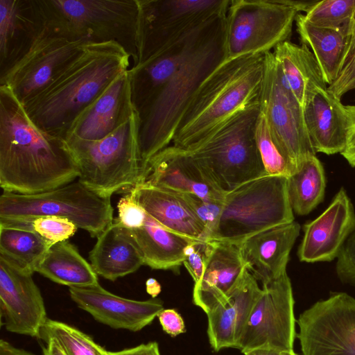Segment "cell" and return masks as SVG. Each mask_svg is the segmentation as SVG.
I'll list each match as a JSON object with an SVG mask.
<instances>
[{"mask_svg": "<svg viewBox=\"0 0 355 355\" xmlns=\"http://www.w3.org/2000/svg\"><path fill=\"white\" fill-rule=\"evenodd\" d=\"M225 18L226 15L214 18L129 69L145 169L172 142L197 89L226 60Z\"/></svg>", "mask_w": 355, "mask_h": 355, "instance_id": "obj_1", "label": "cell"}, {"mask_svg": "<svg viewBox=\"0 0 355 355\" xmlns=\"http://www.w3.org/2000/svg\"><path fill=\"white\" fill-rule=\"evenodd\" d=\"M66 142L37 128L7 86L0 85V186L33 195L78 178Z\"/></svg>", "mask_w": 355, "mask_h": 355, "instance_id": "obj_2", "label": "cell"}, {"mask_svg": "<svg viewBox=\"0 0 355 355\" xmlns=\"http://www.w3.org/2000/svg\"><path fill=\"white\" fill-rule=\"evenodd\" d=\"M130 55L115 42L88 43L38 94L23 104L41 130L64 141L79 115L122 73Z\"/></svg>", "mask_w": 355, "mask_h": 355, "instance_id": "obj_3", "label": "cell"}, {"mask_svg": "<svg viewBox=\"0 0 355 355\" xmlns=\"http://www.w3.org/2000/svg\"><path fill=\"white\" fill-rule=\"evenodd\" d=\"M264 54L225 60L202 83L189 102L173 138L187 149L223 123L259 101Z\"/></svg>", "mask_w": 355, "mask_h": 355, "instance_id": "obj_4", "label": "cell"}, {"mask_svg": "<svg viewBox=\"0 0 355 355\" xmlns=\"http://www.w3.org/2000/svg\"><path fill=\"white\" fill-rule=\"evenodd\" d=\"M45 26L72 41L115 42L138 62V0H37Z\"/></svg>", "mask_w": 355, "mask_h": 355, "instance_id": "obj_5", "label": "cell"}, {"mask_svg": "<svg viewBox=\"0 0 355 355\" xmlns=\"http://www.w3.org/2000/svg\"><path fill=\"white\" fill-rule=\"evenodd\" d=\"M259 101L239 111L186 149L225 194L267 175L255 137Z\"/></svg>", "mask_w": 355, "mask_h": 355, "instance_id": "obj_6", "label": "cell"}, {"mask_svg": "<svg viewBox=\"0 0 355 355\" xmlns=\"http://www.w3.org/2000/svg\"><path fill=\"white\" fill-rule=\"evenodd\" d=\"M139 128V118L135 112L129 120L100 140H65L80 171L78 180L110 197L138 184L145 172Z\"/></svg>", "mask_w": 355, "mask_h": 355, "instance_id": "obj_7", "label": "cell"}, {"mask_svg": "<svg viewBox=\"0 0 355 355\" xmlns=\"http://www.w3.org/2000/svg\"><path fill=\"white\" fill-rule=\"evenodd\" d=\"M288 178L264 175L225 194L216 225L206 241L240 245L250 236L294 221Z\"/></svg>", "mask_w": 355, "mask_h": 355, "instance_id": "obj_8", "label": "cell"}, {"mask_svg": "<svg viewBox=\"0 0 355 355\" xmlns=\"http://www.w3.org/2000/svg\"><path fill=\"white\" fill-rule=\"evenodd\" d=\"M111 197L91 190L80 181L33 195L4 191L0 196V218L29 220L40 216H58L78 228L98 235L113 221Z\"/></svg>", "mask_w": 355, "mask_h": 355, "instance_id": "obj_9", "label": "cell"}, {"mask_svg": "<svg viewBox=\"0 0 355 355\" xmlns=\"http://www.w3.org/2000/svg\"><path fill=\"white\" fill-rule=\"evenodd\" d=\"M297 14L279 0H230L225 18L226 60L271 51L288 40Z\"/></svg>", "mask_w": 355, "mask_h": 355, "instance_id": "obj_10", "label": "cell"}, {"mask_svg": "<svg viewBox=\"0 0 355 355\" xmlns=\"http://www.w3.org/2000/svg\"><path fill=\"white\" fill-rule=\"evenodd\" d=\"M230 3V0H138L137 64L214 18L226 15Z\"/></svg>", "mask_w": 355, "mask_h": 355, "instance_id": "obj_11", "label": "cell"}, {"mask_svg": "<svg viewBox=\"0 0 355 355\" xmlns=\"http://www.w3.org/2000/svg\"><path fill=\"white\" fill-rule=\"evenodd\" d=\"M259 106L275 141L297 171L306 159L316 155L306 128L303 107L288 86L272 51L264 54Z\"/></svg>", "mask_w": 355, "mask_h": 355, "instance_id": "obj_12", "label": "cell"}, {"mask_svg": "<svg viewBox=\"0 0 355 355\" xmlns=\"http://www.w3.org/2000/svg\"><path fill=\"white\" fill-rule=\"evenodd\" d=\"M294 304L286 272L263 285L236 348L243 354L257 348L293 351L296 337Z\"/></svg>", "mask_w": 355, "mask_h": 355, "instance_id": "obj_13", "label": "cell"}, {"mask_svg": "<svg viewBox=\"0 0 355 355\" xmlns=\"http://www.w3.org/2000/svg\"><path fill=\"white\" fill-rule=\"evenodd\" d=\"M303 355H355V298L331 293L296 320Z\"/></svg>", "mask_w": 355, "mask_h": 355, "instance_id": "obj_14", "label": "cell"}, {"mask_svg": "<svg viewBox=\"0 0 355 355\" xmlns=\"http://www.w3.org/2000/svg\"><path fill=\"white\" fill-rule=\"evenodd\" d=\"M88 43L72 41L45 26L26 54L6 73L0 85L9 87L21 105L42 90Z\"/></svg>", "mask_w": 355, "mask_h": 355, "instance_id": "obj_15", "label": "cell"}, {"mask_svg": "<svg viewBox=\"0 0 355 355\" xmlns=\"http://www.w3.org/2000/svg\"><path fill=\"white\" fill-rule=\"evenodd\" d=\"M33 274L0 255L1 325L10 333L39 338L48 317Z\"/></svg>", "mask_w": 355, "mask_h": 355, "instance_id": "obj_16", "label": "cell"}, {"mask_svg": "<svg viewBox=\"0 0 355 355\" xmlns=\"http://www.w3.org/2000/svg\"><path fill=\"white\" fill-rule=\"evenodd\" d=\"M302 229L304 235L297 250L300 261H331L338 258L355 231V210L345 189L341 187L327 208Z\"/></svg>", "mask_w": 355, "mask_h": 355, "instance_id": "obj_17", "label": "cell"}, {"mask_svg": "<svg viewBox=\"0 0 355 355\" xmlns=\"http://www.w3.org/2000/svg\"><path fill=\"white\" fill-rule=\"evenodd\" d=\"M69 295L76 305L97 322L115 329L137 332L153 322L164 310L159 298L135 300L116 295L100 284L69 287Z\"/></svg>", "mask_w": 355, "mask_h": 355, "instance_id": "obj_18", "label": "cell"}, {"mask_svg": "<svg viewBox=\"0 0 355 355\" xmlns=\"http://www.w3.org/2000/svg\"><path fill=\"white\" fill-rule=\"evenodd\" d=\"M139 183L194 194L208 200L223 201L225 196L186 149L173 145L150 159Z\"/></svg>", "mask_w": 355, "mask_h": 355, "instance_id": "obj_19", "label": "cell"}, {"mask_svg": "<svg viewBox=\"0 0 355 355\" xmlns=\"http://www.w3.org/2000/svg\"><path fill=\"white\" fill-rule=\"evenodd\" d=\"M129 70V69H128ZM128 70L121 73L72 124L66 138L100 140L125 123L136 112Z\"/></svg>", "mask_w": 355, "mask_h": 355, "instance_id": "obj_20", "label": "cell"}, {"mask_svg": "<svg viewBox=\"0 0 355 355\" xmlns=\"http://www.w3.org/2000/svg\"><path fill=\"white\" fill-rule=\"evenodd\" d=\"M261 291L257 279L246 267L228 298L206 313L207 336L214 352L224 348H236Z\"/></svg>", "mask_w": 355, "mask_h": 355, "instance_id": "obj_21", "label": "cell"}, {"mask_svg": "<svg viewBox=\"0 0 355 355\" xmlns=\"http://www.w3.org/2000/svg\"><path fill=\"white\" fill-rule=\"evenodd\" d=\"M44 28L37 0H0V76L26 54Z\"/></svg>", "mask_w": 355, "mask_h": 355, "instance_id": "obj_22", "label": "cell"}, {"mask_svg": "<svg viewBox=\"0 0 355 355\" xmlns=\"http://www.w3.org/2000/svg\"><path fill=\"white\" fill-rule=\"evenodd\" d=\"M206 267L200 281L194 284L193 304L206 313L225 302L247 267L239 245L207 241Z\"/></svg>", "mask_w": 355, "mask_h": 355, "instance_id": "obj_23", "label": "cell"}, {"mask_svg": "<svg viewBox=\"0 0 355 355\" xmlns=\"http://www.w3.org/2000/svg\"><path fill=\"white\" fill-rule=\"evenodd\" d=\"M300 228L294 220L257 233L239 245L247 268L262 286L286 272Z\"/></svg>", "mask_w": 355, "mask_h": 355, "instance_id": "obj_24", "label": "cell"}, {"mask_svg": "<svg viewBox=\"0 0 355 355\" xmlns=\"http://www.w3.org/2000/svg\"><path fill=\"white\" fill-rule=\"evenodd\" d=\"M306 128L315 153H341L347 144L345 105L327 88L315 90L303 106Z\"/></svg>", "mask_w": 355, "mask_h": 355, "instance_id": "obj_25", "label": "cell"}, {"mask_svg": "<svg viewBox=\"0 0 355 355\" xmlns=\"http://www.w3.org/2000/svg\"><path fill=\"white\" fill-rule=\"evenodd\" d=\"M130 191L146 213L162 225L191 239L206 241V227L183 193L144 183Z\"/></svg>", "mask_w": 355, "mask_h": 355, "instance_id": "obj_26", "label": "cell"}, {"mask_svg": "<svg viewBox=\"0 0 355 355\" xmlns=\"http://www.w3.org/2000/svg\"><path fill=\"white\" fill-rule=\"evenodd\" d=\"M89 259L98 275L112 282L144 265L130 230L116 218L98 235Z\"/></svg>", "mask_w": 355, "mask_h": 355, "instance_id": "obj_27", "label": "cell"}, {"mask_svg": "<svg viewBox=\"0 0 355 355\" xmlns=\"http://www.w3.org/2000/svg\"><path fill=\"white\" fill-rule=\"evenodd\" d=\"M130 230L144 265L153 269L178 270L187 248L196 241L167 229L148 214L141 227Z\"/></svg>", "mask_w": 355, "mask_h": 355, "instance_id": "obj_28", "label": "cell"}, {"mask_svg": "<svg viewBox=\"0 0 355 355\" xmlns=\"http://www.w3.org/2000/svg\"><path fill=\"white\" fill-rule=\"evenodd\" d=\"M272 53L284 80L302 107L315 90L328 87L315 57L305 44L287 40L279 44Z\"/></svg>", "mask_w": 355, "mask_h": 355, "instance_id": "obj_29", "label": "cell"}, {"mask_svg": "<svg viewBox=\"0 0 355 355\" xmlns=\"http://www.w3.org/2000/svg\"><path fill=\"white\" fill-rule=\"evenodd\" d=\"M295 22L302 44L311 48L325 83L330 85L343 66L353 31L317 27L301 13L297 15Z\"/></svg>", "mask_w": 355, "mask_h": 355, "instance_id": "obj_30", "label": "cell"}, {"mask_svg": "<svg viewBox=\"0 0 355 355\" xmlns=\"http://www.w3.org/2000/svg\"><path fill=\"white\" fill-rule=\"evenodd\" d=\"M35 272L51 281L69 287H87L99 284L98 275L68 241L51 245Z\"/></svg>", "mask_w": 355, "mask_h": 355, "instance_id": "obj_31", "label": "cell"}, {"mask_svg": "<svg viewBox=\"0 0 355 355\" xmlns=\"http://www.w3.org/2000/svg\"><path fill=\"white\" fill-rule=\"evenodd\" d=\"M288 193L293 212L308 215L323 200L326 187L324 167L316 155L306 159L288 178Z\"/></svg>", "mask_w": 355, "mask_h": 355, "instance_id": "obj_32", "label": "cell"}, {"mask_svg": "<svg viewBox=\"0 0 355 355\" xmlns=\"http://www.w3.org/2000/svg\"><path fill=\"white\" fill-rule=\"evenodd\" d=\"M53 245L31 229L0 223V255L35 272Z\"/></svg>", "mask_w": 355, "mask_h": 355, "instance_id": "obj_33", "label": "cell"}, {"mask_svg": "<svg viewBox=\"0 0 355 355\" xmlns=\"http://www.w3.org/2000/svg\"><path fill=\"white\" fill-rule=\"evenodd\" d=\"M53 338L67 355H106V349L88 334L64 322L48 318L39 339Z\"/></svg>", "mask_w": 355, "mask_h": 355, "instance_id": "obj_34", "label": "cell"}, {"mask_svg": "<svg viewBox=\"0 0 355 355\" xmlns=\"http://www.w3.org/2000/svg\"><path fill=\"white\" fill-rule=\"evenodd\" d=\"M304 17L317 27L352 32L355 26V0L318 1Z\"/></svg>", "mask_w": 355, "mask_h": 355, "instance_id": "obj_35", "label": "cell"}, {"mask_svg": "<svg viewBox=\"0 0 355 355\" xmlns=\"http://www.w3.org/2000/svg\"><path fill=\"white\" fill-rule=\"evenodd\" d=\"M257 146L268 175L286 178L297 171L275 141L264 114L260 111L255 127Z\"/></svg>", "mask_w": 355, "mask_h": 355, "instance_id": "obj_36", "label": "cell"}, {"mask_svg": "<svg viewBox=\"0 0 355 355\" xmlns=\"http://www.w3.org/2000/svg\"><path fill=\"white\" fill-rule=\"evenodd\" d=\"M0 223L31 229L52 245L67 241L78 230V227L71 220L53 216L23 221L0 218Z\"/></svg>", "mask_w": 355, "mask_h": 355, "instance_id": "obj_37", "label": "cell"}, {"mask_svg": "<svg viewBox=\"0 0 355 355\" xmlns=\"http://www.w3.org/2000/svg\"><path fill=\"white\" fill-rule=\"evenodd\" d=\"M327 89L339 99L355 89V26L343 66L336 80Z\"/></svg>", "mask_w": 355, "mask_h": 355, "instance_id": "obj_38", "label": "cell"}, {"mask_svg": "<svg viewBox=\"0 0 355 355\" xmlns=\"http://www.w3.org/2000/svg\"><path fill=\"white\" fill-rule=\"evenodd\" d=\"M184 195L198 217L205 226L207 241L216 225L222 211L223 201L205 200L191 193H184Z\"/></svg>", "mask_w": 355, "mask_h": 355, "instance_id": "obj_39", "label": "cell"}, {"mask_svg": "<svg viewBox=\"0 0 355 355\" xmlns=\"http://www.w3.org/2000/svg\"><path fill=\"white\" fill-rule=\"evenodd\" d=\"M117 209L119 216L116 219L123 227L132 230L141 227L144 224L147 213L130 190L119 200Z\"/></svg>", "mask_w": 355, "mask_h": 355, "instance_id": "obj_40", "label": "cell"}, {"mask_svg": "<svg viewBox=\"0 0 355 355\" xmlns=\"http://www.w3.org/2000/svg\"><path fill=\"white\" fill-rule=\"evenodd\" d=\"M208 254V243L196 240L187 249L183 265L193 278L194 283L201 279Z\"/></svg>", "mask_w": 355, "mask_h": 355, "instance_id": "obj_41", "label": "cell"}, {"mask_svg": "<svg viewBox=\"0 0 355 355\" xmlns=\"http://www.w3.org/2000/svg\"><path fill=\"white\" fill-rule=\"evenodd\" d=\"M336 271L343 284L355 286V231L349 236L337 258Z\"/></svg>", "mask_w": 355, "mask_h": 355, "instance_id": "obj_42", "label": "cell"}, {"mask_svg": "<svg viewBox=\"0 0 355 355\" xmlns=\"http://www.w3.org/2000/svg\"><path fill=\"white\" fill-rule=\"evenodd\" d=\"M163 331L172 337L186 331L184 322L181 315L173 309L162 310L157 315Z\"/></svg>", "mask_w": 355, "mask_h": 355, "instance_id": "obj_43", "label": "cell"}, {"mask_svg": "<svg viewBox=\"0 0 355 355\" xmlns=\"http://www.w3.org/2000/svg\"><path fill=\"white\" fill-rule=\"evenodd\" d=\"M348 116L347 144L340 153L352 167H355V105H345Z\"/></svg>", "mask_w": 355, "mask_h": 355, "instance_id": "obj_44", "label": "cell"}, {"mask_svg": "<svg viewBox=\"0 0 355 355\" xmlns=\"http://www.w3.org/2000/svg\"><path fill=\"white\" fill-rule=\"evenodd\" d=\"M106 355H161L158 343L151 341L119 351H107Z\"/></svg>", "mask_w": 355, "mask_h": 355, "instance_id": "obj_45", "label": "cell"}, {"mask_svg": "<svg viewBox=\"0 0 355 355\" xmlns=\"http://www.w3.org/2000/svg\"><path fill=\"white\" fill-rule=\"evenodd\" d=\"M43 341L46 346L42 348V355H67L56 339L49 338Z\"/></svg>", "mask_w": 355, "mask_h": 355, "instance_id": "obj_46", "label": "cell"}, {"mask_svg": "<svg viewBox=\"0 0 355 355\" xmlns=\"http://www.w3.org/2000/svg\"><path fill=\"white\" fill-rule=\"evenodd\" d=\"M0 355H35L24 349L18 348L4 339L0 340Z\"/></svg>", "mask_w": 355, "mask_h": 355, "instance_id": "obj_47", "label": "cell"}, {"mask_svg": "<svg viewBox=\"0 0 355 355\" xmlns=\"http://www.w3.org/2000/svg\"><path fill=\"white\" fill-rule=\"evenodd\" d=\"M281 3L292 7L297 12H309L311 8L318 1H306V0H279Z\"/></svg>", "mask_w": 355, "mask_h": 355, "instance_id": "obj_48", "label": "cell"}, {"mask_svg": "<svg viewBox=\"0 0 355 355\" xmlns=\"http://www.w3.org/2000/svg\"><path fill=\"white\" fill-rule=\"evenodd\" d=\"M146 289L152 298H156L161 293L162 287L155 279L149 278L146 282Z\"/></svg>", "mask_w": 355, "mask_h": 355, "instance_id": "obj_49", "label": "cell"}, {"mask_svg": "<svg viewBox=\"0 0 355 355\" xmlns=\"http://www.w3.org/2000/svg\"><path fill=\"white\" fill-rule=\"evenodd\" d=\"M244 355H284V352L270 348H257L249 350Z\"/></svg>", "mask_w": 355, "mask_h": 355, "instance_id": "obj_50", "label": "cell"}, {"mask_svg": "<svg viewBox=\"0 0 355 355\" xmlns=\"http://www.w3.org/2000/svg\"><path fill=\"white\" fill-rule=\"evenodd\" d=\"M284 355H297L294 350L293 351H290V352H284Z\"/></svg>", "mask_w": 355, "mask_h": 355, "instance_id": "obj_51", "label": "cell"}]
</instances>
